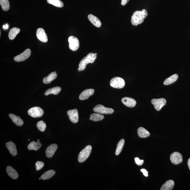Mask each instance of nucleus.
<instances>
[{"label": "nucleus", "mask_w": 190, "mask_h": 190, "mask_svg": "<svg viewBox=\"0 0 190 190\" xmlns=\"http://www.w3.org/2000/svg\"><path fill=\"white\" fill-rule=\"evenodd\" d=\"M148 15V12L145 9H142V11H136L131 17V24L133 25L137 26L142 23Z\"/></svg>", "instance_id": "f257e3e1"}, {"label": "nucleus", "mask_w": 190, "mask_h": 190, "mask_svg": "<svg viewBox=\"0 0 190 190\" xmlns=\"http://www.w3.org/2000/svg\"><path fill=\"white\" fill-rule=\"evenodd\" d=\"M97 55L96 53H90L84 57L80 62L78 71H83L86 68L87 64L93 63L97 58Z\"/></svg>", "instance_id": "f03ea898"}, {"label": "nucleus", "mask_w": 190, "mask_h": 190, "mask_svg": "<svg viewBox=\"0 0 190 190\" xmlns=\"http://www.w3.org/2000/svg\"><path fill=\"white\" fill-rule=\"evenodd\" d=\"M92 150L91 145H88L80 153L78 156V161L80 163H82L86 161L89 157Z\"/></svg>", "instance_id": "7ed1b4c3"}, {"label": "nucleus", "mask_w": 190, "mask_h": 190, "mask_svg": "<svg viewBox=\"0 0 190 190\" xmlns=\"http://www.w3.org/2000/svg\"><path fill=\"white\" fill-rule=\"evenodd\" d=\"M110 85L113 88L121 89L124 88L125 85L124 80L122 78L116 77L112 78L110 82Z\"/></svg>", "instance_id": "20e7f679"}, {"label": "nucleus", "mask_w": 190, "mask_h": 190, "mask_svg": "<svg viewBox=\"0 0 190 190\" xmlns=\"http://www.w3.org/2000/svg\"><path fill=\"white\" fill-rule=\"evenodd\" d=\"M93 111L101 114H112L114 112L112 108H106L100 104L96 106L93 108Z\"/></svg>", "instance_id": "39448f33"}, {"label": "nucleus", "mask_w": 190, "mask_h": 190, "mask_svg": "<svg viewBox=\"0 0 190 190\" xmlns=\"http://www.w3.org/2000/svg\"><path fill=\"white\" fill-rule=\"evenodd\" d=\"M27 112L31 117L35 118L41 117L44 113L43 110L39 107H35L30 108Z\"/></svg>", "instance_id": "423d86ee"}, {"label": "nucleus", "mask_w": 190, "mask_h": 190, "mask_svg": "<svg viewBox=\"0 0 190 190\" xmlns=\"http://www.w3.org/2000/svg\"><path fill=\"white\" fill-rule=\"evenodd\" d=\"M152 104L154 105V108L158 111H160L161 108L166 104L167 101L165 98L153 99L151 101Z\"/></svg>", "instance_id": "0eeeda50"}, {"label": "nucleus", "mask_w": 190, "mask_h": 190, "mask_svg": "<svg viewBox=\"0 0 190 190\" xmlns=\"http://www.w3.org/2000/svg\"><path fill=\"white\" fill-rule=\"evenodd\" d=\"M69 48L73 51L77 50L79 49L80 43L79 39L76 37L70 36L68 38Z\"/></svg>", "instance_id": "6e6552de"}, {"label": "nucleus", "mask_w": 190, "mask_h": 190, "mask_svg": "<svg viewBox=\"0 0 190 190\" xmlns=\"http://www.w3.org/2000/svg\"><path fill=\"white\" fill-rule=\"evenodd\" d=\"M170 160L173 164L177 165L182 163L183 161V157L180 153L175 152L171 154Z\"/></svg>", "instance_id": "1a4fd4ad"}, {"label": "nucleus", "mask_w": 190, "mask_h": 190, "mask_svg": "<svg viewBox=\"0 0 190 190\" xmlns=\"http://www.w3.org/2000/svg\"><path fill=\"white\" fill-rule=\"evenodd\" d=\"M31 54V51L30 49H27L21 54L15 57L14 60L16 62H22L28 59L30 56Z\"/></svg>", "instance_id": "9d476101"}, {"label": "nucleus", "mask_w": 190, "mask_h": 190, "mask_svg": "<svg viewBox=\"0 0 190 190\" xmlns=\"http://www.w3.org/2000/svg\"><path fill=\"white\" fill-rule=\"evenodd\" d=\"M67 114L70 120L73 123H76L79 120V114L76 109L70 110L67 111Z\"/></svg>", "instance_id": "9b49d317"}, {"label": "nucleus", "mask_w": 190, "mask_h": 190, "mask_svg": "<svg viewBox=\"0 0 190 190\" xmlns=\"http://www.w3.org/2000/svg\"><path fill=\"white\" fill-rule=\"evenodd\" d=\"M36 36L38 39L41 42L46 43L48 41L46 33L43 28H39L38 29L36 32Z\"/></svg>", "instance_id": "f8f14e48"}, {"label": "nucleus", "mask_w": 190, "mask_h": 190, "mask_svg": "<svg viewBox=\"0 0 190 190\" xmlns=\"http://www.w3.org/2000/svg\"><path fill=\"white\" fill-rule=\"evenodd\" d=\"M94 90L93 89H86L82 92L79 96V99L81 100H84L88 99L94 94Z\"/></svg>", "instance_id": "ddd939ff"}, {"label": "nucleus", "mask_w": 190, "mask_h": 190, "mask_svg": "<svg viewBox=\"0 0 190 190\" xmlns=\"http://www.w3.org/2000/svg\"><path fill=\"white\" fill-rule=\"evenodd\" d=\"M58 149V145L56 144H53L50 145L46 150V155L49 158L53 157Z\"/></svg>", "instance_id": "4468645a"}, {"label": "nucleus", "mask_w": 190, "mask_h": 190, "mask_svg": "<svg viewBox=\"0 0 190 190\" xmlns=\"http://www.w3.org/2000/svg\"><path fill=\"white\" fill-rule=\"evenodd\" d=\"M122 101L124 105L129 108H134L136 104L135 100L132 98L129 97H124L122 98Z\"/></svg>", "instance_id": "2eb2a0df"}, {"label": "nucleus", "mask_w": 190, "mask_h": 190, "mask_svg": "<svg viewBox=\"0 0 190 190\" xmlns=\"http://www.w3.org/2000/svg\"><path fill=\"white\" fill-rule=\"evenodd\" d=\"M6 146L12 156H15L17 155V151L16 147L13 142L11 141L7 142L6 143Z\"/></svg>", "instance_id": "dca6fc26"}, {"label": "nucleus", "mask_w": 190, "mask_h": 190, "mask_svg": "<svg viewBox=\"0 0 190 190\" xmlns=\"http://www.w3.org/2000/svg\"><path fill=\"white\" fill-rule=\"evenodd\" d=\"M88 19L93 25L96 27H100L102 25L101 21L96 17L92 14L88 15Z\"/></svg>", "instance_id": "f3484780"}, {"label": "nucleus", "mask_w": 190, "mask_h": 190, "mask_svg": "<svg viewBox=\"0 0 190 190\" xmlns=\"http://www.w3.org/2000/svg\"><path fill=\"white\" fill-rule=\"evenodd\" d=\"M58 76L56 72H53L49 74L47 77L44 78L43 80V82L44 84H50L52 81L56 79Z\"/></svg>", "instance_id": "a211bd4d"}, {"label": "nucleus", "mask_w": 190, "mask_h": 190, "mask_svg": "<svg viewBox=\"0 0 190 190\" xmlns=\"http://www.w3.org/2000/svg\"><path fill=\"white\" fill-rule=\"evenodd\" d=\"M9 117L11 119L13 123L18 126H21L23 124V121L21 118L13 114L9 115Z\"/></svg>", "instance_id": "6ab92c4d"}, {"label": "nucleus", "mask_w": 190, "mask_h": 190, "mask_svg": "<svg viewBox=\"0 0 190 190\" xmlns=\"http://www.w3.org/2000/svg\"><path fill=\"white\" fill-rule=\"evenodd\" d=\"M7 172L9 177L13 179H16L18 177V173L11 166L7 167Z\"/></svg>", "instance_id": "aec40b11"}, {"label": "nucleus", "mask_w": 190, "mask_h": 190, "mask_svg": "<svg viewBox=\"0 0 190 190\" xmlns=\"http://www.w3.org/2000/svg\"><path fill=\"white\" fill-rule=\"evenodd\" d=\"M138 134L139 137L142 138H146L149 137L150 133L145 128L140 127L137 130Z\"/></svg>", "instance_id": "412c9836"}, {"label": "nucleus", "mask_w": 190, "mask_h": 190, "mask_svg": "<svg viewBox=\"0 0 190 190\" xmlns=\"http://www.w3.org/2000/svg\"><path fill=\"white\" fill-rule=\"evenodd\" d=\"M174 182L172 180H169L165 182L161 187V190H171L174 187Z\"/></svg>", "instance_id": "4be33fe9"}, {"label": "nucleus", "mask_w": 190, "mask_h": 190, "mask_svg": "<svg viewBox=\"0 0 190 190\" xmlns=\"http://www.w3.org/2000/svg\"><path fill=\"white\" fill-rule=\"evenodd\" d=\"M41 145H42L39 142L33 141L29 144L27 146V148L30 151L34 150L35 151H37L41 148Z\"/></svg>", "instance_id": "5701e85b"}, {"label": "nucleus", "mask_w": 190, "mask_h": 190, "mask_svg": "<svg viewBox=\"0 0 190 190\" xmlns=\"http://www.w3.org/2000/svg\"><path fill=\"white\" fill-rule=\"evenodd\" d=\"M61 90V87L59 86H56L53 87L49 89L44 93V95L45 96H48L50 94H53L54 95H57L60 92Z\"/></svg>", "instance_id": "b1692460"}, {"label": "nucleus", "mask_w": 190, "mask_h": 190, "mask_svg": "<svg viewBox=\"0 0 190 190\" xmlns=\"http://www.w3.org/2000/svg\"><path fill=\"white\" fill-rule=\"evenodd\" d=\"M178 78V75L177 74L173 75L165 79L163 82V84L165 85H171V84L176 82Z\"/></svg>", "instance_id": "393cba45"}, {"label": "nucleus", "mask_w": 190, "mask_h": 190, "mask_svg": "<svg viewBox=\"0 0 190 190\" xmlns=\"http://www.w3.org/2000/svg\"><path fill=\"white\" fill-rule=\"evenodd\" d=\"M56 174V171L54 170H51L48 171L44 173L41 176V179L43 180H47L51 179Z\"/></svg>", "instance_id": "a878e982"}, {"label": "nucleus", "mask_w": 190, "mask_h": 190, "mask_svg": "<svg viewBox=\"0 0 190 190\" xmlns=\"http://www.w3.org/2000/svg\"><path fill=\"white\" fill-rule=\"evenodd\" d=\"M20 30L17 27H13L9 31V39L11 40H13L15 39L18 33H19Z\"/></svg>", "instance_id": "bb28decb"}, {"label": "nucleus", "mask_w": 190, "mask_h": 190, "mask_svg": "<svg viewBox=\"0 0 190 190\" xmlns=\"http://www.w3.org/2000/svg\"><path fill=\"white\" fill-rule=\"evenodd\" d=\"M104 119L103 115L99 114L98 113H94L90 115V119L91 120L94 121V122H98L103 120Z\"/></svg>", "instance_id": "cd10ccee"}, {"label": "nucleus", "mask_w": 190, "mask_h": 190, "mask_svg": "<svg viewBox=\"0 0 190 190\" xmlns=\"http://www.w3.org/2000/svg\"><path fill=\"white\" fill-rule=\"evenodd\" d=\"M125 143V140L124 139H121L118 143L116 148L115 154L116 155H118L120 154L123 148Z\"/></svg>", "instance_id": "c85d7f7f"}, {"label": "nucleus", "mask_w": 190, "mask_h": 190, "mask_svg": "<svg viewBox=\"0 0 190 190\" xmlns=\"http://www.w3.org/2000/svg\"><path fill=\"white\" fill-rule=\"evenodd\" d=\"M49 4L53 5L55 7L61 8L64 7L63 3L60 0H47Z\"/></svg>", "instance_id": "c756f323"}, {"label": "nucleus", "mask_w": 190, "mask_h": 190, "mask_svg": "<svg viewBox=\"0 0 190 190\" xmlns=\"http://www.w3.org/2000/svg\"><path fill=\"white\" fill-rule=\"evenodd\" d=\"M0 4L4 11H7L10 9V5L8 0H0Z\"/></svg>", "instance_id": "7c9ffc66"}, {"label": "nucleus", "mask_w": 190, "mask_h": 190, "mask_svg": "<svg viewBox=\"0 0 190 190\" xmlns=\"http://www.w3.org/2000/svg\"><path fill=\"white\" fill-rule=\"evenodd\" d=\"M37 126L38 129L42 132H43L45 131L47 127L45 122L42 120L40 121L37 122Z\"/></svg>", "instance_id": "2f4dec72"}, {"label": "nucleus", "mask_w": 190, "mask_h": 190, "mask_svg": "<svg viewBox=\"0 0 190 190\" xmlns=\"http://www.w3.org/2000/svg\"><path fill=\"white\" fill-rule=\"evenodd\" d=\"M44 164V162L42 161H37L36 163V169L37 171H39L43 168Z\"/></svg>", "instance_id": "473e14b6"}, {"label": "nucleus", "mask_w": 190, "mask_h": 190, "mask_svg": "<svg viewBox=\"0 0 190 190\" xmlns=\"http://www.w3.org/2000/svg\"><path fill=\"white\" fill-rule=\"evenodd\" d=\"M135 162L136 164L138 165V166H141L143 164L144 161L143 160H141L139 158L136 157L134 158Z\"/></svg>", "instance_id": "72a5a7b5"}, {"label": "nucleus", "mask_w": 190, "mask_h": 190, "mask_svg": "<svg viewBox=\"0 0 190 190\" xmlns=\"http://www.w3.org/2000/svg\"><path fill=\"white\" fill-rule=\"evenodd\" d=\"M140 171L143 173L144 175L145 176V177H148V171L145 169H140Z\"/></svg>", "instance_id": "f704fd0d"}, {"label": "nucleus", "mask_w": 190, "mask_h": 190, "mask_svg": "<svg viewBox=\"0 0 190 190\" xmlns=\"http://www.w3.org/2000/svg\"><path fill=\"white\" fill-rule=\"evenodd\" d=\"M129 1L130 0H122L121 5H122L124 6L127 4Z\"/></svg>", "instance_id": "c9c22d12"}, {"label": "nucleus", "mask_w": 190, "mask_h": 190, "mask_svg": "<svg viewBox=\"0 0 190 190\" xmlns=\"http://www.w3.org/2000/svg\"><path fill=\"white\" fill-rule=\"evenodd\" d=\"M3 28L4 29H7L8 28L9 25L8 24H6V25H4L3 26Z\"/></svg>", "instance_id": "e433bc0d"}, {"label": "nucleus", "mask_w": 190, "mask_h": 190, "mask_svg": "<svg viewBox=\"0 0 190 190\" xmlns=\"http://www.w3.org/2000/svg\"><path fill=\"white\" fill-rule=\"evenodd\" d=\"M187 164H188V168H189V169L190 171V158H189L188 160V162H187Z\"/></svg>", "instance_id": "4c0bfd02"}, {"label": "nucleus", "mask_w": 190, "mask_h": 190, "mask_svg": "<svg viewBox=\"0 0 190 190\" xmlns=\"http://www.w3.org/2000/svg\"><path fill=\"white\" fill-rule=\"evenodd\" d=\"M37 141L39 142V139H38V140H37Z\"/></svg>", "instance_id": "58836bf2"}, {"label": "nucleus", "mask_w": 190, "mask_h": 190, "mask_svg": "<svg viewBox=\"0 0 190 190\" xmlns=\"http://www.w3.org/2000/svg\"><path fill=\"white\" fill-rule=\"evenodd\" d=\"M30 140V139H28V140Z\"/></svg>", "instance_id": "ea45409f"}]
</instances>
